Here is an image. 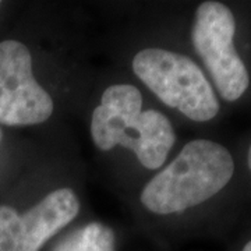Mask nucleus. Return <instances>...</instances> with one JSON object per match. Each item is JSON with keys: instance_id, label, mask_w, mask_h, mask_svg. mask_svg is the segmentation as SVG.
Returning <instances> with one entry per match:
<instances>
[{"instance_id": "obj_4", "label": "nucleus", "mask_w": 251, "mask_h": 251, "mask_svg": "<svg viewBox=\"0 0 251 251\" xmlns=\"http://www.w3.org/2000/svg\"><path fill=\"white\" fill-rule=\"evenodd\" d=\"M236 21L233 13L219 1L198 6L191 31L193 45L202 59L221 97L234 102L249 88L247 67L233 45Z\"/></svg>"}, {"instance_id": "obj_9", "label": "nucleus", "mask_w": 251, "mask_h": 251, "mask_svg": "<svg viewBox=\"0 0 251 251\" xmlns=\"http://www.w3.org/2000/svg\"><path fill=\"white\" fill-rule=\"evenodd\" d=\"M249 168H250V171H251V145H250V150H249Z\"/></svg>"}, {"instance_id": "obj_10", "label": "nucleus", "mask_w": 251, "mask_h": 251, "mask_svg": "<svg viewBox=\"0 0 251 251\" xmlns=\"http://www.w3.org/2000/svg\"><path fill=\"white\" fill-rule=\"evenodd\" d=\"M0 138H1V131H0Z\"/></svg>"}, {"instance_id": "obj_7", "label": "nucleus", "mask_w": 251, "mask_h": 251, "mask_svg": "<svg viewBox=\"0 0 251 251\" xmlns=\"http://www.w3.org/2000/svg\"><path fill=\"white\" fill-rule=\"evenodd\" d=\"M56 251H115V236L103 225L90 224L66 239Z\"/></svg>"}, {"instance_id": "obj_1", "label": "nucleus", "mask_w": 251, "mask_h": 251, "mask_svg": "<svg viewBox=\"0 0 251 251\" xmlns=\"http://www.w3.org/2000/svg\"><path fill=\"white\" fill-rule=\"evenodd\" d=\"M143 97L128 84L110 85L91 119L95 145L109 151L116 145L131 150L147 169H159L175 144L169 119L158 110H141Z\"/></svg>"}, {"instance_id": "obj_5", "label": "nucleus", "mask_w": 251, "mask_h": 251, "mask_svg": "<svg viewBox=\"0 0 251 251\" xmlns=\"http://www.w3.org/2000/svg\"><path fill=\"white\" fill-rule=\"evenodd\" d=\"M53 113V100L35 80L32 57L14 39L0 42V123L32 126Z\"/></svg>"}, {"instance_id": "obj_2", "label": "nucleus", "mask_w": 251, "mask_h": 251, "mask_svg": "<svg viewBox=\"0 0 251 251\" xmlns=\"http://www.w3.org/2000/svg\"><path fill=\"white\" fill-rule=\"evenodd\" d=\"M234 162L221 144L194 140L171 165L147 183L141 202L155 214L168 215L202 204L230 181Z\"/></svg>"}, {"instance_id": "obj_6", "label": "nucleus", "mask_w": 251, "mask_h": 251, "mask_svg": "<svg viewBox=\"0 0 251 251\" xmlns=\"http://www.w3.org/2000/svg\"><path fill=\"white\" fill-rule=\"evenodd\" d=\"M78 211V198L70 188L54 190L23 215L0 205V251H39Z\"/></svg>"}, {"instance_id": "obj_8", "label": "nucleus", "mask_w": 251, "mask_h": 251, "mask_svg": "<svg viewBox=\"0 0 251 251\" xmlns=\"http://www.w3.org/2000/svg\"><path fill=\"white\" fill-rule=\"evenodd\" d=\"M243 251H251V240L246 246H244V249H243Z\"/></svg>"}, {"instance_id": "obj_3", "label": "nucleus", "mask_w": 251, "mask_h": 251, "mask_svg": "<svg viewBox=\"0 0 251 251\" xmlns=\"http://www.w3.org/2000/svg\"><path fill=\"white\" fill-rule=\"evenodd\" d=\"M134 74L162 102L194 122L218 115L219 102L196 63L166 49H144L134 56Z\"/></svg>"}]
</instances>
